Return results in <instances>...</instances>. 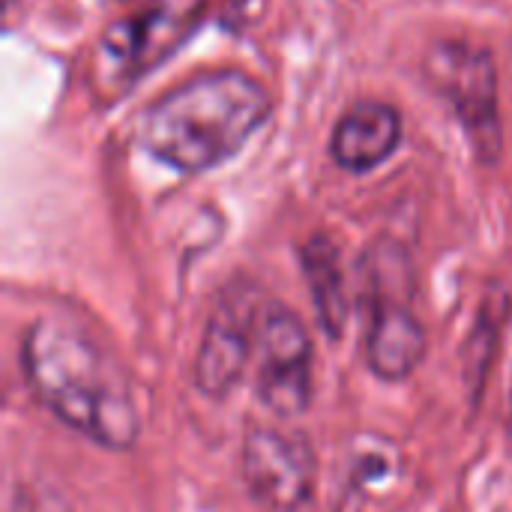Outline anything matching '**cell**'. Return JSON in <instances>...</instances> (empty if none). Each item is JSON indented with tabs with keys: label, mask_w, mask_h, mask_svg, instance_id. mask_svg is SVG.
Wrapping results in <instances>:
<instances>
[{
	"label": "cell",
	"mask_w": 512,
	"mask_h": 512,
	"mask_svg": "<svg viewBox=\"0 0 512 512\" xmlns=\"http://www.w3.org/2000/svg\"><path fill=\"white\" fill-rule=\"evenodd\" d=\"M255 393L276 417H300L312 402V342L300 315L264 300L255 324Z\"/></svg>",
	"instance_id": "8992f818"
},
{
	"label": "cell",
	"mask_w": 512,
	"mask_h": 512,
	"mask_svg": "<svg viewBox=\"0 0 512 512\" xmlns=\"http://www.w3.org/2000/svg\"><path fill=\"white\" fill-rule=\"evenodd\" d=\"M204 12L207 0H150L138 12L117 18L96 45L93 69L99 87L123 96L183 48Z\"/></svg>",
	"instance_id": "277c9868"
},
{
	"label": "cell",
	"mask_w": 512,
	"mask_h": 512,
	"mask_svg": "<svg viewBox=\"0 0 512 512\" xmlns=\"http://www.w3.org/2000/svg\"><path fill=\"white\" fill-rule=\"evenodd\" d=\"M369 309L366 360L387 381L408 378L426 357V330L414 309V273L402 246L384 240L363 258Z\"/></svg>",
	"instance_id": "3957f363"
},
{
	"label": "cell",
	"mask_w": 512,
	"mask_h": 512,
	"mask_svg": "<svg viewBox=\"0 0 512 512\" xmlns=\"http://www.w3.org/2000/svg\"><path fill=\"white\" fill-rule=\"evenodd\" d=\"M240 477L264 510L297 512L315 489V453L303 435L261 426L243 441Z\"/></svg>",
	"instance_id": "52a82bcc"
},
{
	"label": "cell",
	"mask_w": 512,
	"mask_h": 512,
	"mask_svg": "<svg viewBox=\"0 0 512 512\" xmlns=\"http://www.w3.org/2000/svg\"><path fill=\"white\" fill-rule=\"evenodd\" d=\"M303 270H306L309 291L315 297L321 327L330 336H342L348 321V285L339 264V249L324 237L309 240L303 249Z\"/></svg>",
	"instance_id": "30bf717a"
},
{
	"label": "cell",
	"mask_w": 512,
	"mask_h": 512,
	"mask_svg": "<svg viewBox=\"0 0 512 512\" xmlns=\"http://www.w3.org/2000/svg\"><path fill=\"white\" fill-rule=\"evenodd\" d=\"M426 81L450 102L477 156L495 162L504 147L498 111V69L486 48L471 42H438L423 63Z\"/></svg>",
	"instance_id": "5b68a950"
},
{
	"label": "cell",
	"mask_w": 512,
	"mask_h": 512,
	"mask_svg": "<svg viewBox=\"0 0 512 512\" xmlns=\"http://www.w3.org/2000/svg\"><path fill=\"white\" fill-rule=\"evenodd\" d=\"M510 417H512V381H510Z\"/></svg>",
	"instance_id": "8fae6325"
},
{
	"label": "cell",
	"mask_w": 512,
	"mask_h": 512,
	"mask_svg": "<svg viewBox=\"0 0 512 512\" xmlns=\"http://www.w3.org/2000/svg\"><path fill=\"white\" fill-rule=\"evenodd\" d=\"M258 309L249 294H231L216 306L195 357V384L204 396H228L240 381L255 354Z\"/></svg>",
	"instance_id": "ba28073f"
},
{
	"label": "cell",
	"mask_w": 512,
	"mask_h": 512,
	"mask_svg": "<svg viewBox=\"0 0 512 512\" xmlns=\"http://www.w3.org/2000/svg\"><path fill=\"white\" fill-rule=\"evenodd\" d=\"M402 144V114L390 102H354L336 123L330 156L339 168L363 174L384 165Z\"/></svg>",
	"instance_id": "9c48e42d"
},
{
	"label": "cell",
	"mask_w": 512,
	"mask_h": 512,
	"mask_svg": "<svg viewBox=\"0 0 512 512\" xmlns=\"http://www.w3.org/2000/svg\"><path fill=\"white\" fill-rule=\"evenodd\" d=\"M21 366L36 399L105 450H129L141 420L123 366L69 318H39L21 339Z\"/></svg>",
	"instance_id": "6da1fadb"
},
{
	"label": "cell",
	"mask_w": 512,
	"mask_h": 512,
	"mask_svg": "<svg viewBox=\"0 0 512 512\" xmlns=\"http://www.w3.org/2000/svg\"><path fill=\"white\" fill-rule=\"evenodd\" d=\"M270 93L243 69L201 72L156 99L138 126L141 147L183 174H201L234 153L267 123Z\"/></svg>",
	"instance_id": "7a4b0ae2"
}]
</instances>
